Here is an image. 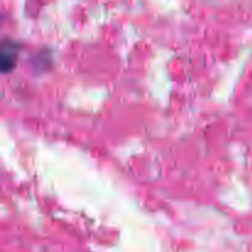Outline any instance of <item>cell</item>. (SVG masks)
Masks as SVG:
<instances>
[{
    "mask_svg": "<svg viewBox=\"0 0 252 252\" xmlns=\"http://www.w3.org/2000/svg\"><path fill=\"white\" fill-rule=\"evenodd\" d=\"M16 48L15 47H6L4 44L2 46V53H1V68L4 71H7L11 69L14 65L15 61H16Z\"/></svg>",
    "mask_w": 252,
    "mask_h": 252,
    "instance_id": "cell-1",
    "label": "cell"
}]
</instances>
